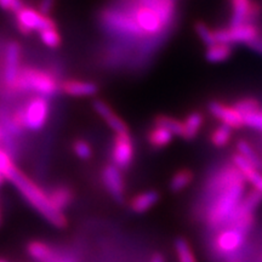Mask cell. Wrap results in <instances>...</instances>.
Listing matches in <instances>:
<instances>
[{"label":"cell","mask_w":262,"mask_h":262,"mask_svg":"<svg viewBox=\"0 0 262 262\" xmlns=\"http://www.w3.org/2000/svg\"><path fill=\"white\" fill-rule=\"evenodd\" d=\"M5 180L12 182V185L21 192L24 198L31 204L33 208L40 214L42 217L47 219L51 225L56 226L58 228H63L67 226V220L62 211H58L51 204L50 199L47 192H44L39 187L37 183H34L31 179L27 178L21 170L16 168V165L10 170Z\"/></svg>","instance_id":"obj_3"},{"label":"cell","mask_w":262,"mask_h":262,"mask_svg":"<svg viewBox=\"0 0 262 262\" xmlns=\"http://www.w3.org/2000/svg\"><path fill=\"white\" fill-rule=\"evenodd\" d=\"M27 251L29 256L39 262H52L55 260V253L50 245L44 242L33 241L27 245Z\"/></svg>","instance_id":"obj_19"},{"label":"cell","mask_w":262,"mask_h":262,"mask_svg":"<svg viewBox=\"0 0 262 262\" xmlns=\"http://www.w3.org/2000/svg\"><path fill=\"white\" fill-rule=\"evenodd\" d=\"M195 33L206 47H210V45L216 42L215 31H212L211 28H209L208 26L203 24V22H198V24L195 25Z\"/></svg>","instance_id":"obj_30"},{"label":"cell","mask_w":262,"mask_h":262,"mask_svg":"<svg viewBox=\"0 0 262 262\" xmlns=\"http://www.w3.org/2000/svg\"><path fill=\"white\" fill-rule=\"evenodd\" d=\"M260 37V29L255 24H244L241 26H229L215 31L216 42L225 44H247Z\"/></svg>","instance_id":"obj_8"},{"label":"cell","mask_w":262,"mask_h":262,"mask_svg":"<svg viewBox=\"0 0 262 262\" xmlns=\"http://www.w3.org/2000/svg\"><path fill=\"white\" fill-rule=\"evenodd\" d=\"M232 51H233L232 45L225 44V42H215L206 49L205 58L210 63H220L231 57Z\"/></svg>","instance_id":"obj_20"},{"label":"cell","mask_w":262,"mask_h":262,"mask_svg":"<svg viewBox=\"0 0 262 262\" xmlns=\"http://www.w3.org/2000/svg\"><path fill=\"white\" fill-rule=\"evenodd\" d=\"M159 201V193L157 191H146L134 196L130 201V209L136 214H143L152 209Z\"/></svg>","instance_id":"obj_17"},{"label":"cell","mask_w":262,"mask_h":262,"mask_svg":"<svg viewBox=\"0 0 262 262\" xmlns=\"http://www.w3.org/2000/svg\"><path fill=\"white\" fill-rule=\"evenodd\" d=\"M173 248H175L179 262H196V258L194 254H193L192 248L187 242V239L182 237L176 238L175 243H173Z\"/></svg>","instance_id":"obj_25"},{"label":"cell","mask_w":262,"mask_h":262,"mask_svg":"<svg viewBox=\"0 0 262 262\" xmlns=\"http://www.w3.org/2000/svg\"><path fill=\"white\" fill-rule=\"evenodd\" d=\"M24 119L26 130L39 131L47 125L50 116V102L49 98L35 95L27 101L24 108H19Z\"/></svg>","instance_id":"obj_7"},{"label":"cell","mask_w":262,"mask_h":262,"mask_svg":"<svg viewBox=\"0 0 262 262\" xmlns=\"http://www.w3.org/2000/svg\"><path fill=\"white\" fill-rule=\"evenodd\" d=\"M208 108L211 116L215 117L224 125H227L232 129H241L245 125L244 116L234 106H229L220 101H211Z\"/></svg>","instance_id":"obj_12"},{"label":"cell","mask_w":262,"mask_h":262,"mask_svg":"<svg viewBox=\"0 0 262 262\" xmlns=\"http://www.w3.org/2000/svg\"><path fill=\"white\" fill-rule=\"evenodd\" d=\"M243 173L233 164L219 170L206 186L205 222L212 229L228 224L244 198Z\"/></svg>","instance_id":"obj_1"},{"label":"cell","mask_w":262,"mask_h":262,"mask_svg":"<svg viewBox=\"0 0 262 262\" xmlns=\"http://www.w3.org/2000/svg\"><path fill=\"white\" fill-rule=\"evenodd\" d=\"M249 232V229L233 224L219 228L212 241L214 253L220 257H225L227 261L238 256L239 253H242Z\"/></svg>","instance_id":"obj_5"},{"label":"cell","mask_w":262,"mask_h":262,"mask_svg":"<svg viewBox=\"0 0 262 262\" xmlns=\"http://www.w3.org/2000/svg\"><path fill=\"white\" fill-rule=\"evenodd\" d=\"M94 111L98 116L103 119V122L107 124L114 131V134L129 133V127L126 123L112 110V107L103 100H95L93 103Z\"/></svg>","instance_id":"obj_14"},{"label":"cell","mask_w":262,"mask_h":262,"mask_svg":"<svg viewBox=\"0 0 262 262\" xmlns=\"http://www.w3.org/2000/svg\"><path fill=\"white\" fill-rule=\"evenodd\" d=\"M102 180L107 191L113 196L114 201L122 203L124 201V192H125L122 170L114 164L106 165L102 171Z\"/></svg>","instance_id":"obj_13"},{"label":"cell","mask_w":262,"mask_h":262,"mask_svg":"<svg viewBox=\"0 0 262 262\" xmlns=\"http://www.w3.org/2000/svg\"><path fill=\"white\" fill-rule=\"evenodd\" d=\"M15 166L14 160H12L11 156L6 152L5 149L0 148V173H2L4 178H6L10 170Z\"/></svg>","instance_id":"obj_32"},{"label":"cell","mask_w":262,"mask_h":262,"mask_svg":"<svg viewBox=\"0 0 262 262\" xmlns=\"http://www.w3.org/2000/svg\"><path fill=\"white\" fill-rule=\"evenodd\" d=\"M60 91L68 96L90 97L97 94L98 86L93 81L67 79L61 81Z\"/></svg>","instance_id":"obj_15"},{"label":"cell","mask_w":262,"mask_h":262,"mask_svg":"<svg viewBox=\"0 0 262 262\" xmlns=\"http://www.w3.org/2000/svg\"><path fill=\"white\" fill-rule=\"evenodd\" d=\"M73 152L79 159L88 160L93 156V148L90 143L85 140H75L73 142Z\"/></svg>","instance_id":"obj_31"},{"label":"cell","mask_w":262,"mask_h":262,"mask_svg":"<svg viewBox=\"0 0 262 262\" xmlns=\"http://www.w3.org/2000/svg\"><path fill=\"white\" fill-rule=\"evenodd\" d=\"M153 125L155 126H162L164 129L171 131L175 136L182 137L183 135V122L182 120L176 119L170 116H158L153 120Z\"/></svg>","instance_id":"obj_24"},{"label":"cell","mask_w":262,"mask_h":262,"mask_svg":"<svg viewBox=\"0 0 262 262\" xmlns=\"http://www.w3.org/2000/svg\"><path fill=\"white\" fill-rule=\"evenodd\" d=\"M22 6H24L22 0H0V9L4 10V11H10L15 14Z\"/></svg>","instance_id":"obj_33"},{"label":"cell","mask_w":262,"mask_h":262,"mask_svg":"<svg viewBox=\"0 0 262 262\" xmlns=\"http://www.w3.org/2000/svg\"><path fill=\"white\" fill-rule=\"evenodd\" d=\"M248 47L250 48L253 51L257 52L258 55H262V38L258 37L257 39H255V40L251 41Z\"/></svg>","instance_id":"obj_35"},{"label":"cell","mask_w":262,"mask_h":262,"mask_svg":"<svg viewBox=\"0 0 262 262\" xmlns=\"http://www.w3.org/2000/svg\"><path fill=\"white\" fill-rule=\"evenodd\" d=\"M173 134L171 131L164 129L162 126H155L153 125L152 129L149 130L148 136H147V140H148L149 145L156 149H160L166 147L171 143L173 139Z\"/></svg>","instance_id":"obj_22"},{"label":"cell","mask_w":262,"mask_h":262,"mask_svg":"<svg viewBox=\"0 0 262 262\" xmlns=\"http://www.w3.org/2000/svg\"><path fill=\"white\" fill-rule=\"evenodd\" d=\"M48 195L51 204L58 211H63L71 204L72 201H73V192H72L71 188L66 187V186L55 187L50 192H48Z\"/></svg>","instance_id":"obj_18"},{"label":"cell","mask_w":262,"mask_h":262,"mask_svg":"<svg viewBox=\"0 0 262 262\" xmlns=\"http://www.w3.org/2000/svg\"><path fill=\"white\" fill-rule=\"evenodd\" d=\"M237 149H238L239 155L243 156L249 163L253 164L255 168H257V169L262 168L261 159L258 158L257 153L255 152L253 147L250 146V143L247 142L245 140H239L237 142Z\"/></svg>","instance_id":"obj_27"},{"label":"cell","mask_w":262,"mask_h":262,"mask_svg":"<svg viewBox=\"0 0 262 262\" xmlns=\"http://www.w3.org/2000/svg\"><path fill=\"white\" fill-rule=\"evenodd\" d=\"M232 163L237 168L239 171L243 173L244 179L247 182L251 183L255 189L262 192V173L258 171L257 168H255L251 163H249L243 156L239 153L232 157Z\"/></svg>","instance_id":"obj_16"},{"label":"cell","mask_w":262,"mask_h":262,"mask_svg":"<svg viewBox=\"0 0 262 262\" xmlns=\"http://www.w3.org/2000/svg\"><path fill=\"white\" fill-rule=\"evenodd\" d=\"M203 124H204V117L201 112L189 113L186 119L183 120V135L182 139L193 140L201 131Z\"/></svg>","instance_id":"obj_21"},{"label":"cell","mask_w":262,"mask_h":262,"mask_svg":"<svg viewBox=\"0 0 262 262\" xmlns=\"http://www.w3.org/2000/svg\"><path fill=\"white\" fill-rule=\"evenodd\" d=\"M55 5V0H39L38 9L40 10L42 14L49 15L51 12L52 8Z\"/></svg>","instance_id":"obj_34"},{"label":"cell","mask_w":262,"mask_h":262,"mask_svg":"<svg viewBox=\"0 0 262 262\" xmlns=\"http://www.w3.org/2000/svg\"><path fill=\"white\" fill-rule=\"evenodd\" d=\"M232 127L221 124L210 134V141L211 143L217 148H222V147L227 146L229 141L232 139Z\"/></svg>","instance_id":"obj_26"},{"label":"cell","mask_w":262,"mask_h":262,"mask_svg":"<svg viewBox=\"0 0 262 262\" xmlns=\"http://www.w3.org/2000/svg\"><path fill=\"white\" fill-rule=\"evenodd\" d=\"M135 155L134 142L130 133L116 134L112 143L113 164L120 170L126 169L130 165Z\"/></svg>","instance_id":"obj_10"},{"label":"cell","mask_w":262,"mask_h":262,"mask_svg":"<svg viewBox=\"0 0 262 262\" xmlns=\"http://www.w3.org/2000/svg\"><path fill=\"white\" fill-rule=\"evenodd\" d=\"M0 262H8V261H5V260H2V258H0Z\"/></svg>","instance_id":"obj_40"},{"label":"cell","mask_w":262,"mask_h":262,"mask_svg":"<svg viewBox=\"0 0 262 262\" xmlns=\"http://www.w3.org/2000/svg\"><path fill=\"white\" fill-rule=\"evenodd\" d=\"M0 221H2V214H0Z\"/></svg>","instance_id":"obj_41"},{"label":"cell","mask_w":262,"mask_h":262,"mask_svg":"<svg viewBox=\"0 0 262 262\" xmlns=\"http://www.w3.org/2000/svg\"><path fill=\"white\" fill-rule=\"evenodd\" d=\"M15 24L18 32L24 35H28L33 32L40 33L44 29L57 27L50 16L42 14L39 9L25 5L15 12Z\"/></svg>","instance_id":"obj_6"},{"label":"cell","mask_w":262,"mask_h":262,"mask_svg":"<svg viewBox=\"0 0 262 262\" xmlns=\"http://www.w3.org/2000/svg\"><path fill=\"white\" fill-rule=\"evenodd\" d=\"M60 85L61 81L50 72L35 67H24L16 80L14 91L33 93L49 98L60 91Z\"/></svg>","instance_id":"obj_4"},{"label":"cell","mask_w":262,"mask_h":262,"mask_svg":"<svg viewBox=\"0 0 262 262\" xmlns=\"http://www.w3.org/2000/svg\"><path fill=\"white\" fill-rule=\"evenodd\" d=\"M124 6L139 31L141 40L162 38L175 19L172 0H131Z\"/></svg>","instance_id":"obj_2"},{"label":"cell","mask_w":262,"mask_h":262,"mask_svg":"<svg viewBox=\"0 0 262 262\" xmlns=\"http://www.w3.org/2000/svg\"><path fill=\"white\" fill-rule=\"evenodd\" d=\"M231 5L232 16L229 26L254 24L261 15V6L253 0H231Z\"/></svg>","instance_id":"obj_11"},{"label":"cell","mask_w":262,"mask_h":262,"mask_svg":"<svg viewBox=\"0 0 262 262\" xmlns=\"http://www.w3.org/2000/svg\"><path fill=\"white\" fill-rule=\"evenodd\" d=\"M2 139H3V133H2V130H0V141H2Z\"/></svg>","instance_id":"obj_39"},{"label":"cell","mask_w":262,"mask_h":262,"mask_svg":"<svg viewBox=\"0 0 262 262\" xmlns=\"http://www.w3.org/2000/svg\"><path fill=\"white\" fill-rule=\"evenodd\" d=\"M22 61V49L19 42L12 40L6 45L4 54V83L10 91H14L16 80L19 72L24 67Z\"/></svg>","instance_id":"obj_9"},{"label":"cell","mask_w":262,"mask_h":262,"mask_svg":"<svg viewBox=\"0 0 262 262\" xmlns=\"http://www.w3.org/2000/svg\"><path fill=\"white\" fill-rule=\"evenodd\" d=\"M52 262H73V261L68 260V258H62V260H56V258H55V260Z\"/></svg>","instance_id":"obj_37"},{"label":"cell","mask_w":262,"mask_h":262,"mask_svg":"<svg viewBox=\"0 0 262 262\" xmlns=\"http://www.w3.org/2000/svg\"><path fill=\"white\" fill-rule=\"evenodd\" d=\"M193 172L189 169H181L178 172H175V175L172 176L171 181H170V191L173 193H179L183 191L185 188H187L193 181Z\"/></svg>","instance_id":"obj_23"},{"label":"cell","mask_w":262,"mask_h":262,"mask_svg":"<svg viewBox=\"0 0 262 262\" xmlns=\"http://www.w3.org/2000/svg\"><path fill=\"white\" fill-rule=\"evenodd\" d=\"M233 106L237 108V110L241 112L243 116H247V114L254 113L256 111L260 110V103H258L257 100L255 98L248 97V98H242V100H238Z\"/></svg>","instance_id":"obj_29"},{"label":"cell","mask_w":262,"mask_h":262,"mask_svg":"<svg viewBox=\"0 0 262 262\" xmlns=\"http://www.w3.org/2000/svg\"><path fill=\"white\" fill-rule=\"evenodd\" d=\"M39 37H40V40L45 47H48L49 49H57L61 47L62 42V38L60 32L57 31V27H52V28H48L41 31L40 33H38Z\"/></svg>","instance_id":"obj_28"},{"label":"cell","mask_w":262,"mask_h":262,"mask_svg":"<svg viewBox=\"0 0 262 262\" xmlns=\"http://www.w3.org/2000/svg\"><path fill=\"white\" fill-rule=\"evenodd\" d=\"M150 262H164L163 255H160V254L153 255V257H152V260H150Z\"/></svg>","instance_id":"obj_36"},{"label":"cell","mask_w":262,"mask_h":262,"mask_svg":"<svg viewBox=\"0 0 262 262\" xmlns=\"http://www.w3.org/2000/svg\"><path fill=\"white\" fill-rule=\"evenodd\" d=\"M4 180H5V178L2 175V173H0V185H2V183L4 182Z\"/></svg>","instance_id":"obj_38"}]
</instances>
